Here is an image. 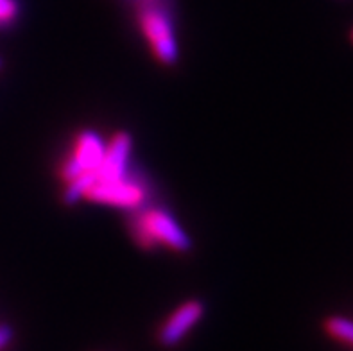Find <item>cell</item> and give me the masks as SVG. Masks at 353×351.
<instances>
[{
    "label": "cell",
    "mask_w": 353,
    "mask_h": 351,
    "mask_svg": "<svg viewBox=\"0 0 353 351\" xmlns=\"http://www.w3.org/2000/svg\"><path fill=\"white\" fill-rule=\"evenodd\" d=\"M137 20L143 36L148 38L152 52L163 65L178 61L172 0H131Z\"/></svg>",
    "instance_id": "cell-1"
},
{
    "label": "cell",
    "mask_w": 353,
    "mask_h": 351,
    "mask_svg": "<svg viewBox=\"0 0 353 351\" xmlns=\"http://www.w3.org/2000/svg\"><path fill=\"white\" fill-rule=\"evenodd\" d=\"M130 230L133 239L142 248L152 249L161 244L179 253H187L192 249V240L185 233L172 215L163 208L142 210L130 221Z\"/></svg>",
    "instance_id": "cell-2"
},
{
    "label": "cell",
    "mask_w": 353,
    "mask_h": 351,
    "mask_svg": "<svg viewBox=\"0 0 353 351\" xmlns=\"http://www.w3.org/2000/svg\"><path fill=\"white\" fill-rule=\"evenodd\" d=\"M148 192L143 185L134 181L125 174L124 178L113 179V181H94V185L86 192V199L95 203H104L117 208L137 210L145 201Z\"/></svg>",
    "instance_id": "cell-3"
},
{
    "label": "cell",
    "mask_w": 353,
    "mask_h": 351,
    "mask_svg": "<svg viewBox=\"0 0 353 351\" xmlns=\"http://www.w3.org/2000/svg\"><path fill=\"white\" fill-rule=\"evenodd\" d=\"M104 149H106V146H104L103 138L92 129H86V131L77 134L74 152L63 163L61 172H59L63 181H72L81 174L92 172V170L97 169V165L103 160Z\"/></svg>",
    "instance_id": "cell-4"
},
{
    "label": "cell",
    "mask_w": 353,
    "mask_h": 351,
    "mask_svg": "<svg viewBox=\"0 0 353 351\" xmlns=\"http://www.w3.org/2000/svg\"><path fill=\"white\" fill-rule=\"evenodd\" d=\"M205 316V305L197 299H190L185 301L183 305H179L169 319L163 323L160 334H158V341L161 346L174 348L185 339V335L194 328V326L201 321Z\"/></svg>",
    "instance_id": "cell-5"
},
{
    "label": "cell",
    "mask_w": 353,
    "mask_h": 351,
    "mask_svg": "<svg viewBox=\"0 0 353 351\" xmlns=\"http://www.w3.org/2000/svg\"><path fill=\"white\" fill-rule=\"evenodd\" d=\"M131 147H133V140L130 133L125 131L117 133L112 138V142L106 146L103 160L94 170L95 181H113V179L124 178L128 174Z\"/></svg>",
    "instance_id": "cell-6"
},
{
    "label": "cell",
    "mask_w": 353,
    "mask_h": 351,
    "mask_svg": "<svg viewBox=\"0 0 353 351\" xmlns=\"http://www.w3.org/2000/svg\"><path fill=\"white\" fill-rule=\"evenodd\" d=\"M95 181V174L94 170L92 172H85L74 178L72 181H67V187H65V192H63V203L67 206L76 205L77 201H81L86 196L88 188L94 185Z\"/></svg>",
    "instance_id": "cell-7"
},
{
    "label": "cell",
    "mask_w": 353,
    "mask_h": 351,
    "mask_svg": "<svg viewBox=\"0 0 353 351\" xmlns=\"http://www.w3.org/2000/svg\"><path fill=\"white\" fill-rule=\"evenodd\" d=\"M325 326V332H327L330 337H334L336 341L343 344H348L353 346V321L348 317L341 316H330L325 319L323 323Z\"/></svg>",
    "instance_id": "cell-8"
},
{
    "label": "cell",
    "mask_w": 353,
    "mask_h": 351,
    "mask_svg": "<svg viewBox=\"0 0 353 351\" xmlns=\"http://www.w3.org/2000/svg\"><path fill=\"white\" fill-rule=\"evenodd\" d=\"M18 17L17 0H0V26H9Z\"/></svg>",
    "instance_id": "cell-9"
},
{
    "label": "cell",
    "mask_w": 353,
    "mask_h": 351,
    "mask_svg": "<svg viewBox=\"0 0 353 351\" xmlns=\"http://www.w3.org/2000/svg\"><path fill=\"white\" fill-rule=\"evenodd\" d=\"M13 341V328L6 323L0 325V351L6 350L9 346V343Z\"/></svg>",
    "instance_id": "cell-10"
},
{
    "label": "cell",
    "mask_w": 353,
    "mask_h": 351,
    "mask_svg": "<svg viewBox=\"0 0 353 351\" xmlns=\"http://www.w3.org/2000/svg\"><path fill=\"white\" fill-rule=\"evenodd\" d=\"M350 41H352V43H353V29H352V31H350Z\"/></svg>",
    "instance_id": "cell-11"
},
{
    "label": "cell",
    "mask_w": 353,
    "mask_h": 351,
    "mask_svg": "<svg viewBox=\"0 0 353 351\" xmlns=\"http://www.w3.org/2000/svg\"><path fill=\"white\" fill-rule=\"evenodd\" d=\"M0 68H2V59H0Z\"/></svg>",
    "instance_id": "cell-12"
}]
</instances>
